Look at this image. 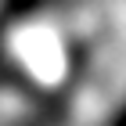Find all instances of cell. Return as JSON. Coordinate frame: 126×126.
<instances>
[{
	"mask_svg": "<svg viewBox=\"0 0 126 126\" xmlns=\"http://www.w3.org/2000/svg\"><path fill=\"white\" fill-rule=\"evenodd\" d=\"M123 126H126V119H123Z\"/></svg>",
	"mask_w": 126,
	"mask_h": 126,
	"instance_id": "cell-1",
	"label": "cell"
}]
</instances>
